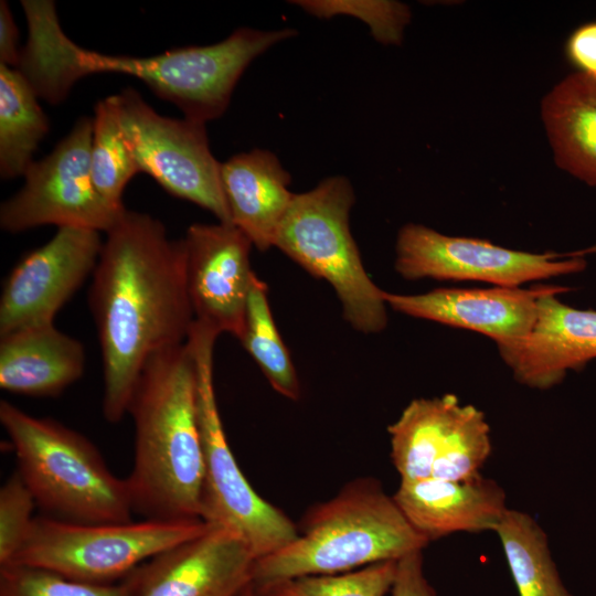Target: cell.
Instances as JSON below:
<instances>
[{
	"label": "cell",
	"mask_w": 596,
	"mask_h": 596,
	"mask_svg": "<svg viewBox=\"0 0 596 596\" xmlns=\"http://www.w3.org/2000/svg\"><path fill=\"white\" fill-rule=\"evenodd\" d=\"M464 404L454 394L415 398L387 427L391 458L401 480L430 477L446 447Z\"/></svg>",
	"instance_id": "21"
},
{
	"label": "cell",
	"mask_w": 596,
	"mask_h": 596,
	"mask_svg": "<svg viewBox=\"0 0 596 596\" xmlns=\"http://www.w3.org/2000/svg\"><path fill=\"white\" fill-rule=\"evenodd\" d=\"M593 252H596V246L564 254L517 251L486 240L450 236L411 223L398 231L394 266L407 280L432 278L521 287L581 273L587 266L583 256Z\"/></svg>",
	"instance_id": "10"
},
{
	"label": "cell",
	"mask_w": 596,
	"mask_h": 596,
	"mask_svg": "<svg viewBox=\"0 0 596 596\" xmlns=\"http://www.w3.org/2000/svg\"><path fill=\"white\" fill-rule=\"evenodd\" d=\"M355 196L342 175L294 194L274 246L312 276L334 289L348 323L362 333H379L387 324L385 291L368 275L350 231Z\"/></svg>",
	"instance_id": "6"
},
{
	"label": "cell",
	"mask_w": 596,
	"mask_h": 596,
	"mask_svg": "<svg viewBox=\"0 0 596 596\" xmlns=\"http://www.w3.org/2000/svg\"><path fill=\"white\" fill-rule=\"evenodd\" d=\"M571 290L560 285L437 288L418 295L384 294L386 305L409 317L470 330L503 344L526 337L541 298Z\"/></svg>",
	"instance_id": "15"
},
{
	"label": "cell",
	"mask_w": 596,
	"mask_h": 596,
	"mask_svg": "<svg viewBox=\"0 0 596 596\" xmlns=\"http://www.w3.org/2000/svg\"><path fill=\"white\" fill-rule=\"evenodd\" d=\"M103 243L98 231L63 226L24 255L2 288L0 337L53 323L57 311L93 275Z\"/></svg>",
	"instance_id": "12"
},
{
	"label": "cell",
	"mask_w": 596,
	"mask_h": 596,
	"mask_svg": "<svg viewBox=\"0 0 596 596\" xmlns=\"http://www.w3.org/2000/svg\"><path fill=\"white\" fill-rule=\"evenodd\" d=\"M290 174L269 150L253 149L221 163V181L231 221L258 251L274 246L294 198Z\"/></svg>",
	"instance_id": "18"
},
{
	"label": "cell",
	"mask_w": 596,
	"mask_h": 596,
	"mask_svg": "<svg viewBox=\"0 0 596 596\" xmlns=\"http://www.w3.org/2000/svg\"><path fill=\"white\" fill-rule=\"evenodd\" d=\"M19 32L7 1L0 2V63L18 68L21 50L18 46Z\"/></svg>",
	"instance_id": "33"
},
{
	"label": "cell",
	"mask_w": 596,
	"mask_h": 596,
	"mask_svg": "<svg viewBox=\"0 0 596 596\" xmlns=\"http://www.w3.org/2000/svg\"><path fill=\"white\" fill-rule=\"evenodd\" d=\"M92 279L88 299L102 353V411L115 424L127 414L148 361L189 338L194 315L183 240L170 238L158 219L126 210L106 232Z\"/></svg>",
	"instance_id": "1"
},
{
	"label": "cell",
	"mask_w": 596,
	"mask_h": 596,
	"mask_svg": "<svg viewBox=\"0 0 596 596\" xmlns=\"http://www.w3.org/2000/svg\"><path fill=\"white\" fill-rule=\"evenodd\" d=\"M557 296L541 298L526 337L497 345L513 377L531 389H551L596 359V310L571 307Z\"/></svg>",
	"instance_id": "16"
},
{
	"label": "cell",
	"mask_w": 596,
	"mask_h": 596,
	"mask_svg": "<svg viewBox=\"0 0 596 596\" xmlns=\"http://www.w3.org/2000/svg\"><path fill=\"white\" fill-rule=\"evenodd\" d=\"M187 288L194 320L230 333H243L255 273L249 238L233 224H191L182 238Z\"/></svg>",
	"instance_id": "14"
},
{
	"label": "cell",
	"mask_w": 596,
	"mask_h": 596,
	"mask_svg": "<svg viewBox=\"0 0 596 596\" xmlns=\"http://www.w3.org/2000/svg\"><path fill=\"white\" fill-rule=\"evenodd\" d=\"M565 55L578 73L596 78V21L584 23L570 34Z\"/></svg>",
	"instance_id": "32"
},
{
	"label": "cell",
	"mask_w": 596,
	"mask_h": 596,
	"mask_svg": "<svg viewBox=\"0 0 596 596\" xmlns=\"http://www.w3.org/2000/svg\"><path fill=\"white\" fill-rule=\"evenodd\" d=\"M91 172L98 193L124 209L123 193L139 169L125 141L110 96L96 103L92 117Z\"/></svg>",
	"instance_id": "25"
},
{
	"label": "cell",
	"mask_w": 596,
	"mask_h": 596,
	"mask_svg": "<svg viewBox=\"0 0 596 596\" xmlns=\"http://www.w3.org/2000/svg\"><path fill=\"white\" fill-rule=\"evenodd\" d=\"M492 450L490 426L482 411L464 404L449 440L433 465L430 477L461 481L480 475Z\"/></svg>",
	"instance_id": "27"
},
{
	"label": "cell",
	"mask_w": 596,
	"mask_h": 596,
	"mask_svg": "<svg viewBox=\"0 0 596 596\" xmlns=\"http://www.w3.org/2000/svg\"><path fill=\"white\" fill-rule=\"evenodd\" d=\"M240 341L272 387L284 397L298 401L301 393L299 379L277 330L268 302L267 285L256 275L252 281Z\"/></svg>",
	"instance_id": "24"
},
{
	"label": "cell",
	"mask_w": 596,
	"mask_h": 596,
	"mask_svg": "<svg viewBox=\"0 0 596 596\" xmlns=\"http://www.w3.org/2000/svg\"><path fill=\"white\" fill-rule=\"evenodd\" d=\"M238 596H273L270 594H266V593H263V592H259L257 589H255L252 585L245 589L242 594H240Z\"/></svg>",
	"instance_id": "34"
},
{
	"label": "cell",
	"mask_w": 596,
	"mask_h": 596,
	"mask_svg": "<svg viewBox=\"0 0 596 596\" xmlns=\"http://www.w3.org/2000/svg\"><path fill=\"white\" fill-rule=\"evenodd\" d=\"M128 149L139 169L170 194L232 224L205 123L158 114L131 87L110 95Z\"/></svg>",
	"instance_id": "9"
},
{
	"label": "cell",
	"mask_w": 596,
	"mask_h": 596,
	"mask_svg": "<svg viewBox=\"0 0 596 596\" xmlns=\"http://www.w3.org/2000/svg\"><path fill=\"white\" fill-rule=\"evenodd\" d=\"M255 562L237 533L209 523L129 573L121 596H238L252 585Z\"/></svg>",
	"instance_id": "13"
},
{
	"label": "cell",
	"mask_w": 596,
	"mask_h": 596,
	"mask_svg": "<svg viewBox=\"0 0 596 596\" xmlns=\"http://www.w3.org/2000/svg\"><path fill=\"white\" fill-rule=\"evenodd\" d=\"M0 423L17 459V471L43 515L67 522L132 520L126 478L117 477L97 447L78 432L0 402Z\"/></svg>",
	"instance_id": "5"
},
{
	"label": "cell",
	"mask_w": 596,
	"mask_h": 596,
	"mask_svg": "<svg viewBox=\"0 0 596 596\" xmlns=\"http://www.w3.org/2000/svg\"><path fill=\"white\" fill-rule=\"evenodd\" d=\"M317 18L339 14L364 21L374 39L383 44H398L411 20L407 6L396 1L370 0H297L291 1Z\"/></svg>",
	"instance_id": "28"
},
{
	"label": "cell",
	"mask_w": 596,
	"mask_h": 596,
	"mask_svg": "<svg viewBox=\"0 0 596 596\" xmlns=\"http://www.w3.org/2000/svg\"><path fill=\"white\" fill-rule=\"evenodd\" d=\"M207 526L202 519L77 523L42 514L34 518L25 541L8 564L40 567L83 583L114 584Z\"/></svg>",
	"instance_id": "8"
},
{
	"label": "cell",
	"mask_w": 596,
	"mask_h": 596,
	"mask_svg": "<svg viewBox=\"0 0 596 596\" xmlns=\"http://www.w3.org/2000/svg\"><path fill=\"white\" fill-rule=\"evenodd\" d=\"M0 596H121L118 584H89L49 570L8 564L0 566Z\"/></svg>",
	"instance_id": "29"
},
{
	"label": "cell",
	"mask_w": 596,
	"mask_h": 596,
	"mask_svg": "<svg viewBox=\"0 0 596 596\" xmlns=\"http://www.w3.org/2000/svg\"><path fill=\"white\" fill-rule=\"evenodd\" d=\"M35 500L15 470L0 489V566L12 561L34 521Z\"/></svg>",
	"instance_id": "30"
},
{
	"label": "cell",
	"mask_w": 596,
	"mask_h": 596,
	"mask_svg": "<svg viewBox=\"0 0 596 596\" xmlns=\"http://www.w3.org/2000/svg\"><path fill=\"white\" fill-rule=\"evenodd\" d=\"M85 349L54 323L0 337V387L35 396H57L82 377Z\"/></svg>",
	"instance_id": "19"
},
{
	"label": "cell",
	"mask_w": 596,
	"mask_h": 596,
	"mask_svg": "<svg viewBox=\"0 0 596 596\" xmlns=\"http://www.w3.org/2000/svg\"><path fill=\"white\" fill-rule=\"evenodd\" d=\"M494 532L519 596H573L553 561L546 533L530 514L508 509Z\"/></svg>",
	"instance_id": "23"
},
{
	"label": "cell",
	"mask_w": 596,
	"mask_h": 596,
	"mask_svg": "<svg viewBox=\"0 0 596 596\" xmlns=\"http://www.w3.org/2000/svg\"><path fill=\"white\" fill-rule=\"evenodd\" d=\"M21 7L29 32L18 70L39 98L58 104L82 77L118 73L140 79L185 118L205 124L225 113L240 77L257 56L297 34L288 28H241L211 45L143 57L106 55L78 46L64 33L53 1L24 0Z\"/></svg>",
	"instance_id": "2"
},
{
	"label": "cell",
	"mask_w": 596,
	"mask_h": 596,
	"mask_svg": "<svg viewBox=\"0 0 596 596\" xmlns=\"http://www.w3.org/2000/svg\"><path fill=\"white\" fill-rule=\"evenodd\" d=\"M92 118H79L52 152L31 164L23 187L0 206L2 230L56 225L106 233L119 221L127 209L109 204L92 179Z\"/></svg>",
	"instance_id": "11"
},
{
	"label": "cell",
	"mask_w": 596,
	"mask_h": 596,
	"mask_svg": "<svg viewBox=\"0 0 596 596\" xmlns=\"http://www.w3.org/2000/svg\"><path fill=\"white\" fill-rule=\"evenodd\" d=\"M38 98L18 68L0 63V175L4 180L24 177L50 130Z\"/></svg>",
	"instance_id": "22"
},
{
	"label": "cell",
	"mask_w": 596,
	"mask_h": 596,
	"mask_svg": "<svg viewBox=\"0 0 596 596\" xmlns=\"http://www.w3.org/2000/svg\"><path fill=\"white\" fill-rule=\"evenodd\" d=\"M541 115L555 163L596 187V78L566 76L542 100Z\"/></svg>",
	"instance_id": "20"
},
{
	"label": "cell",
	"mask_w": 596,
	"mask_h": 596,
	"mask_svg": "<svg viewBox=\"0 0 596 596\" xmlns=\"http://www.w3.org/2000/svg\"><path fill=\"white\" fill-rule=\"evenodd\" d=\"M127 414L135 426L126 477L134 512L143 519H201L204 457L196 373L188 343L152 356L136 383Z\"/></svg>",
	"instance_id": "3"
},
{
	"label": "cell",
	"mask_w": 596,
	"mask_h": 596,
	"mask_svg": "<svg viewBox=\"0 0 596 596\" xmlns=\"http://www.w3.org/2000/svg\"><path fill=\"white\" fill-rule=\"evenodd\" d=\"M391 596H437L425 575L423 551L411 553L397 561Z\"/></svg>",
	"instance_id": "31"
},
{
	"label": "cell",
	"mask_w": 596,
	"mask_h": 596,
	"mask_svg": "<svg viewBox=\"0 0 596 596\" xmlns=\"http://www.w3.org/2000/svg\"><path fill=\"white\" fill-rule=\"evenodd\" d=\"M217 337L215 330L194 320L187 340L196 373L198 422L204 457L201 519L237 533L257 560L291 542L298 529L253 489L228 445L214 389L213 353Z\"/></svg>",
	"instance_id": "7"
},
{
	"label": "cell",
	"mask_w": 596,
	"mask_h": 596,
	"mask_svg": "<svg viewBox=\"0 0 596 596\" xmlns=\"http://www.w3.org/2000/svg\"><path fill=\"white\" fill-rule=\"evenodd\" d=\"M393 499L429 542L457 532H494L509 509L503 488L481 473L461 481L401 480Z\"/></svg>",
	"instance_id": "17"
},
{
	"label": "cell",
	"mask_w": 596,
	"mask_h": 596,
	"mask_svg": "<svg viewBox=\"0 0 596 596\" xmlns=\"http://www.w3.org/2000/svg\"><path fill=\"white\" fill-rule=\"evenodd\" d=\"M396 570L397 561H385L343 573L300 576L257 590L273 596H385Z\"/></svg>",
	"instance_id": "26"
},
{
	"label": "cell",
	"mask_w": 596,
	"mask_h": 596,
	"mask_svg": "<svg viewBox=\"0 0 596 596\" xmlns=\"http://www.w3.org/2000/svg\"><path fill=\"white\" fill-rule=\"evenodd\" d=\"M429 543L376 479L360 478L310 509L291 542L257 558L252 586L262 589L300 576L398 561Z\"/></svg>",
	"instance_id": "4"
}]
</instances>
